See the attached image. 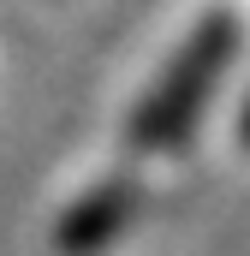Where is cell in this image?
Instances as JSON below:
<instances>
[{
	"label": "cell",
	"instance_id": "cell-1",
	"mask_svg": "<svg viewBox=\"0 0 250 256\" xmlns=\"http://www.w3.org/2000/svg\"><path fill=\"white\" fill-rule=\"evenodd\" d=\"M232 48H238V18L232 12H208L185 42H179V54L167 60V72L155 78V90L137 102V114L125 126V137H131L137 155H173L190 137L196 114L208 108L220 72L232 60Z\"/></svg>",
	"mask_w": 250,
	"mask_h": 256
},
{
	"label": "cell",
	"instance_id": "cell-2",
	"mask_svg": "<svg viewBox=\"0 0 250 256\" xmlns=\"http://www.w3.org/2000/svg\"><path fill=\"white\" fill-rule=\"evenodd\" d=\"M131 214H137V179H102L96 191H84L60 214L54 244H60L66 256H96V250H108L125 226H131Z\"/></svg>",
	"mask_w": 250,
	"mask_h": 256
},
{
	"label": "cell",
	"instance_id": "cell-3",
	"mask_svg": "<svg viewBox=\"0 0 250 256\" xmlns=\"http://www.w3.org/2000/svg\"><path fill=\"white\" fill-rule=\"evenodd\" d=\"M238 131H244V149H250V102H244V120H238Z\"/></svg>",
	"mask_w": 250,
	"mask_h": 256
}]
</instances>
